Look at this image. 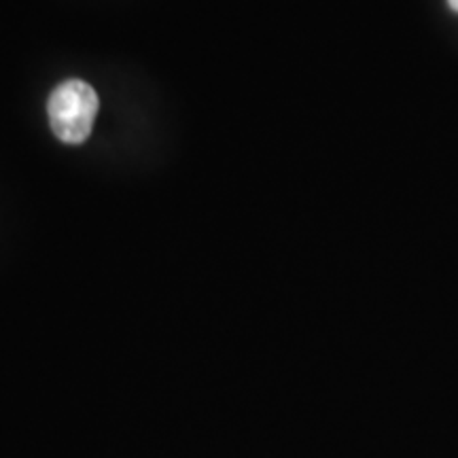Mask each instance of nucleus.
<instances>
[{
	"label": "nucleus",
	"mask_w": 458,
	"mask_h": 458,
	"mask_svg": "<svg viewBox=\"0 0 458 458\" xmlns=\"http://www.w3.org/2000/svg\"><path fill=\"white\" fill-rule=\"evenodd\" d=\"M98 106V94L89 83L81 79L60 83L47 105L51 130L66 145H83L94 130Z\"/></svg>",
	"instance_id": "f257e3e1"
},
{
	"label": "nucleus",
	"mask_w": 458,
	"mask_h": 458,
	"mask_svg": "<svg viewBox=\"0 0 458 458\" xmlns=\"http://www.w3.org/2000/svg\"><path fill=\"white\" fill-rule=\"evenodd\" d=\"M448 7L454 11V13H458V0H448Z\"/></svg>",
	"instance_id": "f03ea898"
}]
</instances>
